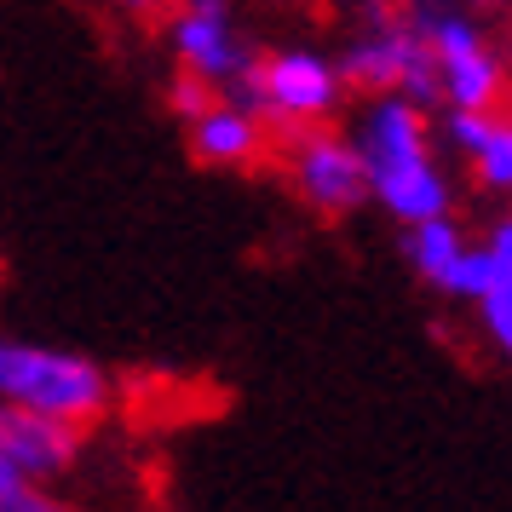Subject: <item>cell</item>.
I'll return each mask as SVG.
<instances>
[{
  "instance_id": "obj_3",
  "label": "cell",
  "mask_w": 512,
  "mask_h": 512,
  "mask_svg": "<svg viewBox=\"0 0 512 512\" xmlns=\"http://www.w3.org/2000/svg\"><path fill=\"white\" fill-rule=\"evenodd\" d=\"M231 104L254 110L265 127H282L294 139V133H311V127L334 121V110L346 104V81L334 70V52L271 47V52H254V70L242 75Z\"/></svg>"
},
{
  "instance_id": "obj_14",
  "label": "cell",
  "mask_w": 512,
  "mask_h": 512,
  "mask_svg": "<svg viewBox=\"0 0 512 512\" xmlns=\"http://www.w3.org/2000/svg\"><path fill=\"white\" fill-rule=\"evenodd\" d=\"M167 104H173V110L185 116V127H190L196 116H208L213 104H219V93L202 87V81H190V75H173V81H167Z\"/></svg>"
},
{
  "instance_id": "obj_13",
  "label": "cell",
  "mask_w": 512,
  "mask_h": 512,
  "mask_svg": "<svg viewBox=\"0 0 512 512\" xmlns=\"http://www.w3.org/2000/svg\"><path fill=\"white\" fill-rule=\"evenodd\" d=\"M0 512H81V507H70L64 495H52L41 484H24V478L0 472Z\"/></svg>"
},
{
  "instance_id": "obj_5",
  "label": "cell",
  "mask_w": 512,
  "mask_h": 512,
  "mask_svg": "<svg viewBox=\"0 0 512 512\" xmlns=\"http://www.w3.org/2000/svg\"><path fill=\"white\" fill-rule=\"evenodd\" d=\"M409 18L432 52L443 116H489L507 98V58L484 35V24L449 6H415Z\"/></svg>"
},
{
  "instance_id": "obj_4",
  "label": "cell",
  "mask_w": 512,
  "mask_h": 512,
  "mask_svg": "<svg viewBox=\"0 0 512 512\" xmlns=\"http://www.w3.org/2000/svg\"><path fill=\"white\" fill-rule=\"evenodd\" d=\"M334 70L346 81V93L409 98L420 110H438V70L409 12H369L363 29L334 52Z\"/></svg>"
},
{
  "instance_id": "obj_1",
  "label": "cell",
  "mask_w": 512,
  "mask_h": 512,
  "mask_svg": "<svg viewBox=\"0 0 512 512\" xmlns=\"http://www.w3.org/2000/svg\"><path fill=\"white\" fill-rule=\"evenodd\" d=\"M363 179H369V202L392 213L397 225H426V219H449L455 208V185L438 167L432 150V121L409 98H363L357 127L346 133Z\"/></svg>"
},
{
  "instance_id": "obj_2",
  "label": "cell",
  "mask_w": 512,
  "mask_h": 512,
  "mask_svg": "<svg viewBox=\"0 0 512 512\" xmlns=\"http://www.w3.org/2000/svg\"><path fill=\"white\" fill-rule=\"evenodd\" d=\"M0 403L87 432L93 420L110 415V403H116V380H110L104 363L81 357V351L0 334Z\"/></svg>"
},
{
  "instance_id": "obj_8",
  "label": "cell",
  "mask_w": 512,
  "mask_h": 512,
  "mask_svg": "<svg viewBox=\"0 0 512 512\" xmlns=\"http://www.w3.org/2000/svg\"><path fill=\"white\" fill-rule=\"evenodd\" d=\"M81 455H87V432L0 403V472L52 489L58 478H70L75 466H81Z\"/></svg>"
},
{
  "instance_id": "obj_12",
  "label": "cell",
  "mask_w": 512,
  "mask_h": 512,
  "mask_svg": "<svg viewBox=\"0 0 512 512\" xmlns=\"http://www.w3.org/2000/svg\"><path fill=\"white\" fill-rule=\"evenodd\" d=\"M472 248V236L455 225V219H426V225H409L403 231V259L415 265L420 282H432L443 294V282H449V271L461 265V254Z\"/></svg>"
},
{
  "instance_id": "obj_9",
  "label": "cell",
  "mask_w": 512,
  "mask_h": 512,
  "mask_svg": "<svg viewBox=\"0 0 512 512\" xmlns=\"http://www.w3.org/2000/svg\"><path fill=\"white\" fill-rule=\"evenodd\" d=\"M443 139H449L455 156H466L478 190L512 196V121L501 110H489V116H443Z\"/></svg>"
},
{
  "instance_id": "obj_11",
  "label": "cell",
  "mask_w": 512,
  "mask_h": 512,
  "mask_svg": "<svg viewBox=\"0 0 512 512\" xmlns=\"http://www.w3.org/2000/svg\"><path fill=\"white\" fill-rule=\"evenodd\" d=\"M478 248H484V259H489V282H484V294L472 300V311H478V323H484L489 346L512 363V213H501V219L489 225V236Z\"/></svg>"
},
{
  "instance_id": "obj_10",
  "label": "cell",
  "mask_w": 512,
  "mask_h": 512,
  "mask_svg": "<svg viewBox=\"0 0 512 512\" xmlns=\"http://www.w3.org/2000/svg\"><path fill=\"white\" fill-rule=\"evenodd\" d=\"M265 144H271V127L231 98H219L208 116L190 121V150L208 167H254L265 156Z\"/></svg>"
},
{
  "instance_id": "obj_6",
  "label": "cell",
  "mask_w": 512,
  "mask_h": 512,
  "mask_svg": "<svg viewBox=\"0 0 512 512\" xmlns=\"http://www.w3.org/2000/svg\"><path fill=\"white\" fill-rule=\"evenodd\" d=\"M167 41H173L179 75L213 87L219 98H231L236 87H242V75L254 70V47H248V35L236 29L231 6H219V0L179 6L173 24H167Z\"/></svg>"
},
{
  "instance_id": "obj_7",
  "label": "cell",
  "mask_w": 512,
  "mask_h": 512,
  "mask_svg": "<svg viewBox=\"0 0 512 512\" xmlns=\"http://www.w3.org/2000/svg\"><path fill=\"white\" fill-rule=\"evenodd\" d=\"M288 179H294L305 208L323 213V219H346L369 202L363 162H357L351 139L334 133V127H311V133L288 139Z\"/></svg>"
},
{
  "instance_id": "obj_15",
  "label": "cell",
  "mask_w": 512,
  "mask_h": 512,
  "mask_svg": "<svg viewBox=\"0 0 512 512\" xmlns=\"http://www.w3.org/2000/svg\"><path fill=\"white\" fill-rule=\"evenodd\" d=\"M507 121H512V110H507Z\"/></svg>"
}]
</instances>
